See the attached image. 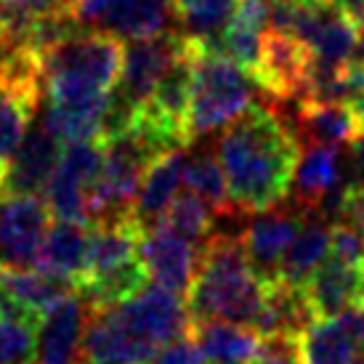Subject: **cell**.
<instances>
[{
	"instance_id": "1",
	"label": "cell",
	"mask_w": 364,
	"mask_h": 364,
	"mask_svg": "<svg viewBox=\"0 0 364 364\" xmlns=\"http://www.w3.org/2000/svg\"><path fill=\"white\" fill-rule=\"evenodd\" d=\"M301 154L298 131L269 107L253 104L218 141L229 200L247 213H266L290 194Z\"/></svg>"
},
{
	"instance_id": "2",
	"label": "cell",
	"mask_w": 364,
	"mask_h": 364,
	"mask_svg": "<svg viewBox=\"0 0 364 364\" xmlns=\"http://www.w3.org/2000/svg\"><path fill=\"white\" fill-rule=\"evenodd\" d=\"M269 279L255 272L242 247V237H208L203 258L186 293V311L192 322H234L253 327L266 298Z\"/></svg>"
},
{
	"instance_id": "3",
	"label": "cell",
	"mask_w": 364,
	"mask_h": 364,
	"mask_svg": "<svg viewBox=\"0 0 364 364\" xmlns=\"http://www.w3.org/2000/svg\"><path fill=\"white\" fill-rule=\"evenodd\" d=\"M255 85L253 75L226 56L218 43L192 38V93L183 122L186 141L218 131L250 109Z\"/></svg>"
},
{
	"instance_id": "4",
	"label": "cell",
	"mask_w": 364,
	"mask_h": 364,
	"mask_svg": "<svg viewBox=\"0 0 364 364\" xmlns=\"http://www.w3.org/2000/svg\"><path fill=\"white\" fill-rule=\"evenodd\" d=\"M114 311L133 338L141 341L146 348H152L154 354L165 343L192 333V316L186 311L183 298L154 282L128 301L114 304Z\"/></svg>"
},
{
	"instance_id": "5",
	"label": "cell",
	"mask_w": 364,
	"mask_h": 364,
	"mask_svg": "<svg viewBox=\"0 0 364 364\" xmlns=\"http://www.w3.org/2000/svg\"><path fill=\"white\" fill-rule=\"evenodd\" d=\"M51 226V210L38 194H0V269H35Z\"/></svg>"
},
{
	"instance_id": "6",
	"label": "cell",
	"mask_w": 364,
	"mask_h": 364,
	"mask_svg": "<svg viewBox=\"0 0 364 364\" xmlns=\"http://www.w3.org/2000/svg\"><path fill=\"white\" fill-rule=\"evenodd\" d=\"M197 255L200 253L194 250V245L183 240L178 232H173L165 221L152 223L139 242V258L146 266L149 279L181 298H186L197 274Z\"/></svg>"
},
{
	"instance_id": "7",
	"label": "cell",
	"mask_w": 364,
	"mask_h": 364,
	"mask_svg": "<svg viewBox=\"0 0 364 364\" xmlns=\"http://www.w3.org/2000/svg\"><path fill=\"white\" fill-rule=\"evenodd\" d=\"M88 304L77 290L61 298L38 322L32 364H80Z\"/></svg>"
},
{
	"instance_id": "8",
	"label": "cell",
	"mask_w": 364,
	"mask_h": 364,
	"mask_svg": "<svg viewBox=\"0 0 364 364\" xmlns=\"http://www.w3.org/2000/svg\"><path fill=\"white\" fill-rule=\"evenodd\" d=\"M309 59L311 53L298 38L269 30L263 35L261 61L255 67L253 77L274 99H301Z\"/></svg>"
},
{
	"instance_id": "9",
	"label": "cell",
	"mask_w": 364,
	"mask_h": 364,
	"mask_svg": "<svg viewBox=\"0 0 364 364\" xmlns=\"http://www.w3.org/2000/svg\"><path fill=\"white\" fill-rule=\"evenodd\" d=\"M64 144L46 125L27 128L16 152L3 171V194H43L56 171Z\"/></svg>"
},
{
	"instance_id": "10",
	"label": "cell",
	"mask_w": 364,
	"mask_h": 364,
	"mask_svg": "<svg viewBox=\"0 0 364 364\" xmlns=\"http://www.w3.org/2000/svg\"><path fill=\"white\" fill-rule=\"evenodd\" d=\"M88 245H91V223L56 218L46 232L35 269L59 277L77 290L88 277Z\"/></svg>"
},
{
	"instance_id": "11",
	"label": "cell",
	"mask_w": 364,
	"mask_h": 364,
	"mask_svg": "<svg viewBox=\"0 0 364 364\" xmlns=\"http://www.w3.org/2000/svg\"><path fill=\"white\" fill-rule=\"evenodd\" d=\"M306 215L301 213H277L255 218L242 234V247L247 261L263 279H279V263L298 232L304 229Z\"/></svg>"
},
{
	"instance_id": "12",
	"label": "cell",
	"mask_w": 364,
	"mask_h": 364,
	"mask_svg": "<svg viewBox=\"0 0 364 364\" xmlns=\"http://www.w3.org/2000/svg\"><path fill=\"white\" fill-rule=\"evenodd\" d=\"M341 178V152L333 144L301 141V154L293 173V186L298 203L306 210H316L335 192Z\"/></svg>"
},
{
	"instance_id": "13",
	"label": "cell",
	"mask_w": 364,
	"mask_h": 364,
	"mask_svg": "<svg viewBox=\"0 0 364 364\" xmlns=\"http://www.w3.org/2000/svg\"><path fill=\"white\" fill-rule=\"evenodd\" d=\"M183 162H186L183 149H173V152H165L162 157H157L146 168L136 205L131 210V218L141 226L144 232L152 223L160 221L162 213L168 210V205L173 203V197L178 194L183 183Z\"/></svg>"
},
{
	"instance_id": "14",
	"label": "cell",
	"mask_w": 364,
	"mask_h": 364,
	"mask_svg": "<svg viewBox=\"0 0 364 364\" xmlns=\"http://www.w3.org/2000/svg\"><path fill=\"white\" fill-rule=\"evenodd\" d=\"M301 290L316 316H341L359 304V266L327 258Z\"/></svg>"
},
{
	"instance_id": "15",
	"label": "cell",
	"mask_w": 364,
	"mask_h": 364,
	"mask_svg": "<svg viewBox=\"0 0 364 364\" xmlns=\"http://www.w3.org/2000/svg\"><path fill=\"white\" fill-rule=\"evenodd\" d=\"M171 0H109L99 30L120 41H144L168 32L173 19Z\"/></svg>"
},
{
	"instance_id": "16",
	"label": "cell",
	"mask_w": 364,
	"mask_h": 364,
	"mask_svg": "<svg viewBox=\"0 0 364 364\" xmlns=\"http://www.w3.org/2000/svg\"><path fill=\"white\" fill-rule=\"evenodd\" d=\"M192 338L213 364H250L261 343V335L255 330L221 319L192 322Z\"/></svg>"
},
{
	"instance_id": "17",
	"label": "cell",
	"mask_w": 364,
	"mask_h": 364,
	"mask_svg": "<svg viewBox=\"0 0 364 364\" xmlns=\"http://www.w3.org/2000/svg\"><path fill=\"white\" fill-rule=\"evenodd\" d=\"M298 120H301V141L316 144H351L362 128V120L351 104L338 102H298Z\"/></svg>"
},
{
	"instance_id": "18",
	"label": "cell",
	"mask_w": 364,
	"mask_h": 364,
	"mask_svg": "<svg viewBox=\"0 0 364 364\" xmlns=\"http://www.w3.org/2000/svg\"><path fill=\"white\" fill-rule=\"evenodd\" d=\"M0 290L14 298L38 322L61 298L75 293L70 282L41 272V269H0Z\"/></svg>"
},
{
	"instance_id": "19",
	"label": "cell",
	"mask_w": 364,
	"mask_h": 364,
	"mask_svg": "<svg viewBox=\"0 0 364 364\" xmlns=\"http://www.w3.org/2000/svg\"><path fill=\"white\" fill-rule=\"evenodd\" d=\"M149 284V272L136 255L131 261L117 263L112 269L91 274L85 282L77 287V293L85 298L88 309H107V306L122 304Z\"/></svg>"
},
{
	"instance_id": "20",
	"label": "cell",
	"mask_w": 364,
	"mask_h": 364,
	"mask_svg": "<svg viewBox=\"0 0 364 364\" xmlns=\"http://www.w3.org/2000/svg\"><path fill=\"white\" fill-rule=\"evenodd\" d=\"M330 223L309 221L298 232L293 245L287 247L282 263H279V279L290 287H304L306 279L311 277L330 255Z\"/></svg>"
},
{
	"instance_id": "21",
	"label": "cell",
	"mask_w": 364,
	"mask_h": 364,
	"mask_svg": "<svg viewBox=\"0 0 364 364\" xmlns=\"http://www.w3.org/2000/svg\"><path fill=\"white\" fill-rule=\"evenodd\" d=\"M304 364H351L356 341L341 316H316L301 333Z\"/></svg>"
},
{
	"instance_id": "22",
	"label": "cell",
	"mask_w": 364,
	"mask_h": 364,
	"mask_svg": "<svg viewBox=\"0 0 364 364\" xmlns=\"http://www.w3.org/2000/svg\"><path fill=\"white\" fill-rule=\"evenodd\" d=\"M38 93L14 88L0 82V168L6 171L11 154L16 152L19 141L30 128V120L38 107Z\"/></svg>"
},
{
	"instance_id": "23",
	"label": "cell",
	"mask_w": 364,
	"mask_h": 364,
	"mask_svg": "<svg viewBox=\"0 0 364 364\" xmlns=\"http://www.w3.org/2000/svg\"><path fill=\"white\" fill-rule=\"evenodd\" d=\"M46 205L56 218H67V221L88 223V205H85V194H88V183L80 176H75L70 168L56 165L51 178L46 183Z\"/></svg>"
},
{
	"instance_id": "24",
	"label": "cell",
	"mask_w": 364,
	"mask_h": 364,
	"mask_svg": "<svg viewBox=\"0 0 364 364\" xmlns=\"http://www.w3.org/2000/svg\"><path fill=\"white\" fill-rule=\"evenodd\" d=\"M183 186L192 194H197L203 203H208L213 210H229V186L223 176L221 160L213 154H197L186 157L183 162Z\"/></svg>"
},
{
	"instance_id": "25",
	"label": "cell",
	"mask_w": 364,
	"mask_h": 364,
	"mask_svg": "<svg viewBox=\"0 0 364 364\" xmlns=\"http://www.w3.org/2000/svg\"><path fill=\"white\" fill-rule=\"evenodd\" d=\"M237 0H173V11L183 24L186 35L215 41L232 19V11Z\"/></svg>"
},
{
	"instance_id": "26",
	"label": "cell",
	"mask_w": 364,
	"mask_h": 364,
	"mask_svg": "<svg viewBox=\"0 0 364 364\" xmlns=\"http://www.w3.org/2000/svg\"><path fill=\"white\" fill-rule=\"evenodd\" d=\"M213 208L208 203H203L197 194H192L189 189L183 194H176L173 203L168 205V210L162 213L160 221H165L173 232H178L183 240L189 242H208L213 229Z\"/></svg>"
},
{
	"instance_id": "27",
	"label": "cell",
	"mask_w": 364,
	"mask_h": 364,
	"mask_svg": "<svg viewBox=\"0 0 364 364\" xmlns=\"http://www.w3.org/2000/svg\"><path fill=\"white\" fill-rule=\"evenodd\" d=\"M35 327L0 316V364H32Z\"/></svg>"
},
{
	"instance_id": "28",
	"label": "cell",
	"mask_w": 364,
	"mask_h": 364,
	"mask_svg": "<svg viewBox=\"0 0 364 364\" xmlns=\"http://www.w3.org/2000/svg\"><path fill=\"white\" fill-rule=\"evenodd\" d=\"M250 364H304L301 335H290V333L261 335L258 351L250 359Z\"/></svg>"
},
{
	"instance_id": "29",
	"label": "cell",
	"mask_w": 364,
	"mask_h": 364,
	"mask_svg": "<svg viewBox=\"0 0 364 364\" xmlns=\"http://www.w3.org/2000/svg\"><path fill=\"white\" fill-rule=\"evenodd\" d=\"M333 261L348 263V266H362L364 263V240L351 223H333L330 229V255Z\"/></svg>"
},
{
	"instance_id": "30",
	"label": "cell",
	"mask_w": 364,
	"mask_h": 364,
	"mask_svg": "<svg viewBox=\"0 0 364 364\" xmlns=\"http://www.w3.org/2000/svg\"><path fill=\"white\" fill-rule=\"evenodd\" d=\"M338 213L346 218V223H351L356 232L362 234V240H364V189L346 186L343 203H341V210Z\"/></svg>"
},
{
	"instance_id": "31",
	"label": "cell",
	"mask_w": 364,
	"mask_h": 364,
	"mask_svg": "<svg viewBox=\"0 0 364 364\" xmlns=\"http://www.w3.org/2000/svg\"><path fill=\"white\" fill-rule=\"evenodd\" d=\"M354 189H364V122L356 139L351 141V183Z\"/></svg>"
},
{
	"instance_id": "32",
	"label": "cell",
	"mask_w": 364,
	"mask_h": 364,
	"mask_svg": "<svg viewBox=\"0 0 364 364\" xmlns=\"http://www.w3.org/2000/svg\"><path fill=\"white\" fill-rule=\"evenodd\" d=\"M341 319H343V324L348 327V333L354 335L356 346L364 351V306L356 304V306H351V309H346V311L341 314Z\"/></svg>"
},
{
	"instance_id": "33",
	"label": "cell",
	"mask_w": 364,
	"mask_h": 364,
	"mask_svg": "<svg viewBox=\"0 0 364 364\" xmlns=\"http://www.w3.org/2000/svg\"><path fill=\"white\" fill-rule=\"evenodd\" d=\"M21 3H24L32 14L43 16V14H72L77 0H21Z\"/></svg>"
},
{
	"instance_id": "34",
	"label": "cell",
	"mask_w": 364,
	"mask_h": 364,
	"mask_svg": "<svg viewBox=\"0 0 364 364\" xmlns=\"http://www.w3.org/2000/svg\"><path fill=\"white\" fill-rule=\"evenodd\" d=\"M359 27V35H356V51H354V61H364V19L356 21Z\"/></svg>"
},
{
	"instance_id": "35",
	"label": "cell",
	"mask_w": 364,
	"mask_h": 364,
	"mask_svg": "<svg viewBox=\"0 0 364 364\" xmlns=\"http://www.w3.org/2000/svg\"><path fill=\"white\" fill-rule=\"evenodd\" d=\"M359 304L364 306V263L359 266Z\"/></svg>"
},
{
	"instance_id": "36",
	"label": "cell",
	"mask_w": 364,
	"mask_h": 364,
	"mask_svg": "<svg viewBox=\"0 0 364 364\" xmlns=\"http://www.w3.org/2000/svg\"><path fill=\"white\" fill-rule=\"evenodd\" d=\"M351 364H364V351H359V354L354 356V362Z\"/></svg>"
},
{
	"instance_id": "37",
	"label": "cell",
	"mask_w": 364,
	"mask_h": 364,
	"mask_svg": "<svg viewBox=\"0 0 364 364\" xmlns=\"http://www.w3.org/2000/svg\"><path fill=\"white\" fill-rule=\"evenodd\" d=\"M0 194H3V168H0Z\"/></svg>"
}]
</instances>
